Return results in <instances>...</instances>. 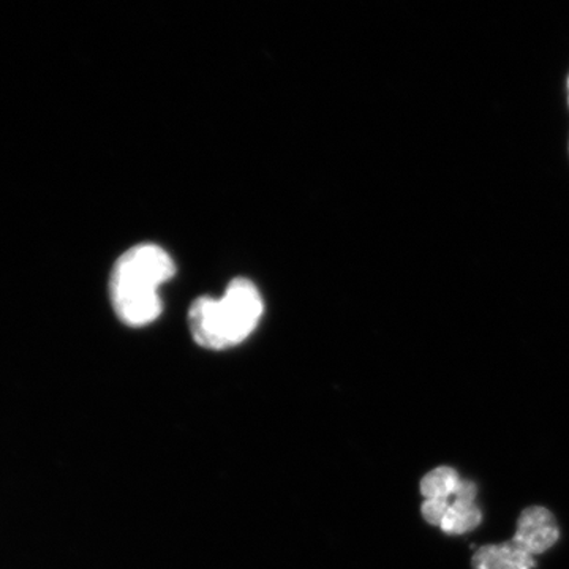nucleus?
Returning <instances> with one entry per match:
<instances>
[{"label":"nucleus","mask_w":569,"mask_h":569,"mask_svg":"<svg viewBox=\"0 0 569 569\" xmlns=\"http://www.w3.org/2000/svg\"><path fill=\"white\" fill-rule=\"evenodd\" d=\"M176 274L170 253L156 244H140L122 253L110 277L116 316L130 328L151 325L162 313L159 288Z\"/></svg>","instance_id":"f257e3e1"},{"label":"nucleus","mask_w":569,"mask_h":569,"mask_svg":"<svg viewBox=\"0 0 569 569\" xmlns=\"http://www.w3.org/2000/svg\"><path fill=\"white\" fill-rule=\"evenodd\" d=\"M264 312L260 291L250 280L234 279L222 298L197 299L190 307L189 325L194 342L208 350H227L252 335Z\"/></svg>","instance_id":"f03ea898"},{"label":"nucleus","mask_w":569,"mask_h":569,"mask_svg":"<svg viewBox=\"0 0 569 569\" xmlns=\"http://www.w3.org/2000/svg\"><path fill=\"white\" fill-rule=\"evenodd\" d=\"M560 531L548 509L531 507L520 515L515 539L530 553H542L559 541Z\"/></svg>","instance_id":"7ed1b4c3"},{"label":"nucleus","mask_w":569,"mask_h":569,"mask_svg":"<svg viewBox=\"0 0 569 569\" xmlns=\"http://www.w3.org/2000/svg\"><path fill=\"white\" fill-rule=\"evenodd\" d=\"M479 522H481V511H479L477 505L456 501L455 505L449 507L440 527L445 533L463 535L477 529Z\"/></svg>","instance_id":"20e7f679"},{"label":"nucleus","mask_w":569,"mask_h":569,"mask_svg":"<svg viewBox=\"0 0 569 569\" xmlns=\"http://www.w3.org/2000/svg\"><path fill=\"white\" fill-rule=\"evenodd\" d=\"M459 481V475L452 468L438 467L422 478L421 493L426 498H449L455 496Z\"/></svg>","instance_id":"39448f33"},{"label":"nucleus","mask_w":569,"mask_h":569,"mask_svg":"<svg viewBox=\"0 0 569 569\" xmlns=\"http://www.w3.org/2000/svg\"><path fill=\"white\" fill-rule=\"evenodd\" d=\"M501 550H503L508 569H531L535 567L533 553L523 549L515 539L501 546Z\"/></svg>","instance_id":"423d86ee"},{"label":"nucleus","mask_w":569,"mask_h":569,"mask_svg":"<svg viewBox=\"0 0 569 569\" xmlns=\"http://www.w3.org/2000/svg\"><path fill=\"white\" fill-rule=\"evenodd\" d=\"M473 569H508L501 546H485L475 553Z\"/></svg>","instance_id":"0eeeda50"},{"label":"nucleus","mask_w":569,"mask_h":569,"mask_svg":"<svg viewBox=\"0 0 569 569\" xmlns=\"http://www.w3.org/2000/svg\"><path fill=\"white\" fill-rule=\"evenodd\" d=\"M449 507L448 498H427L422 503V516L432 526H441Z\"/></svg>","instance_id":"6e6552de"},{"label":"nucleus","mask_w":569,"mask_h":569,"mask_svg":"<svg viewBox=\"0 0 569 569\" xmlns=\"http://www.w3.org/2000/svg\"><path fill=\"white\" fill-rule=\"evenodd\" d=\"M456 501H463V503H473L477 497V486L466 479H460L458 488L455 492Z\"/></svg>","instance_id":"1a4fd4ad"},{"label":"nucleus","mask_w":569,"mask_h":569,"mask_svg":"<svg viewBox=\"0 0 569 569\" xmlns=\"http://www.w3.org/2000/svg\"><path fill=\"white\" fill-rule=\"evenodd\" d=\"M568 86H569V80H568Z\"/></svg>","instance_id":"9d476101"}]
</instances>
